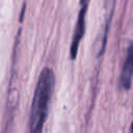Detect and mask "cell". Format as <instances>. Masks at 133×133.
I'll list each match as a JSON object with an SVG mask.
<instances>
[{
    "label": "cell",
    "mask_w": 133,
    "mask_h": 133,
    "mask_svg": "<svg viewBox=\"0 0 133 133\" xmlns=\"http://www.w3.org/2000/svg\"><path fill=\"white\" fill-rule=\"evenodd\" d=\"M133 80V43L128 47L125 61L123 63L121 76H119V85L123 89H130Z\"/></svg>",
    "instance_id": "obj_3"
},
{
    "label": "cell",
    "mask_w": 133,
    "mask_h": 133,
    "mask_svg": "<svg viewBox=\"0 0 133 133\" xmlns=\"http://www.w3.org/2000/svg\"><path fill=\"white\" fill-rule=\"evenodd\" d=\"M55 76L50 68H44L38 76L29 118L30 133H43L49 103L53 94Z\"/></svg>",
    "instance_id": "obj_1"
},
{
    "label": "cell",
    "mask_w": 133,
    "mask_h": 133,
    "mask_svg": "<svg viewBox=\"0 0 133 133\" xmlns=\"http://www.w3.org/2000/svg\"><path fill=\"white\" fill-rule=\"evenodd\" d=\"M80 3H81V8L79 10L77 24L75 27L73 39H72L71 47H70V57L72 60L76 59L79 44H80V42L83 37L84 31H85V15H86V10H87V0H80Z\"/></svg>",
    "instance_id": "obj_2"
},
{
    "label": "cell",
    "mask_w": 133,
    "mask_h": 133,
    "mask_svg": "<svg viewBox=\"0 0 133 133\" xmlns=\"http://www.w3.org/2000/svg\"><path fill=\"white\" fill-rule=\"evenodd\" d=\"M130 133H133V123L131 125V128H130Z\"/></svg>",
    "instance_id": "obj_4"
}]
</instances>
